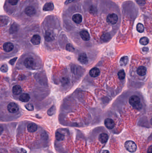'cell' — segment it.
Wrapping results in <instances>:
<instances>
[{
	"label": "cell",
	"instance_id": "27",
	"mask_svg": "<svg viewBox=\"0 0 152 153\" xmlns=\"http://www.w3.org/2000/svg\"><path fill=\"white\" fill-rule=\"evenodd\" d=\"M137 31L140 33H142L145 30V28L143 25L141 23H138L137 26Z\"/></svg>",
	"mask_w": 152,
	"mask_h": 153
},
{
	"label": "cell",
	"instance_id": "12",
	"mask_svg": "<svg viewBox=\"0 0 152 153\" xmlns=\"http://www.w3.org/2000/svg\"><path fill=\"white\" fill-rule=\"evenodd\" d=\"M4 50L6 52H10L13 50L14 49V45L13 44L10 42H6L3 46Z\"/></svg>",
	"mask_w": 152,
	"mask_h": 153
},
{
	"label": "cell",
	"instance_id": "33",
	"mask_svg": "<svg viewBox=\"0 0 152 153\" xmlns=\"http://www.w3.org/2000/svg\"><path fill=\"white\" fill-rule=\"evenodd\" d=\"M16 153H26V151L24 149L19 148L16 151Z\"/></svg>",
	"mask_w": 152,
	"mask_h": 153
},
{
	"label": "cell",
	"instance_id": "32",
	"mask_svg": "<svg viewBox=\"0 0 152 153\" xmlns=\"http://www.w3.org/2000/svg\"><path fill=\"white\" fill-rule=\"evenodd\" d=\"M19 0H9L8 1L10 4L12 5H15L17 4Z\"/></svg>",
	"mask_w": 152,
	"mask_h": 153
},
{
	"label": "cell",
	"instance_id": "19",
	"mask_svg": "<svg viewBox=\"0 0 152 153\" xmlns=\"http://www.w3.org/2000/svg\"><path fill=\"white\" fill-rule=\"evenodd\" d=\"M72 20L75 23L79 24L82 21V17L80 14H75L72 17Z\"/></svg>",
	"mask_w": 152,
	"mask_h": 153
},
{
	"label": "cell",
	"instance_id": "5",
	"mask_svg": "<svg viewBox=\"0 0 152 153\" xmlns=\"http://www.w3.org/2000/svg\"><path fill=\"white\" fill-rule=\"evenodd\" d=\"M7 109L9 112L14 114L17 112L19 110V107L17 104L13 102H11L9 103V104L7 106Z\"/></svg>",
	"mask_w": 152,
	"mask_h": 153
},
{
	"label": "cell",
	"instance_id": "36",
	"mask_svg": "<svg viewBox=\"0 0 152 153\" xmlns=\"http://www.w3.org/2000/svg\"><path fill=\"white\" fill-rule=\"evenodd\" d=\"M17 58L16 57L15 58H14V59H12V60H11L9 61V63L11 65H13V64L15 62L16 60H17Z\"/></svg>",
	"mask_w": 152,
	"mask_h": 153
},
{
	"label": "cell",
	"instance_id": "23",
	"mask_svg": "<svg viewBox=\"0 0 152 153\" xmlns=\"http://www.w3.org/2000/svg\"><path fill=\"white\" fill-rule=\"evenodd\" d=\"M65 136L60 132H57L55 134V138L58 141H62L64 139Z\"/></svg>",
	"mask_w": 152,
	"mask_h": 153
},
{
	"label": "cell",
	"instance_id": "11",
	"mask_svg": "<svg viewBox=\"0 0 152 153\" xmlns=\"http://www.w3.org/2000/svg\"><path fill=\"white\" fill-rule=\"evenodd\" d=\"M38 129V125L34 123H31L29 124L27 126V131L31 133L36 132L37 131Z\"/></svg>",
	"mask_w": 152,
	"mask_h": 153
},
{
	"label": "cell",
	"instance_id": "3",
	"mask_svg": "<svg viewBox=\"0 0 152 153\" xmlns=\"http://www.w3.org/2000/svg\"><path fill=\"white\" fill-rule=\"evenodd\" d=\"M124 147L126 150L130 153H134L137 150V145L132 141L126 142L124 144Z\"/></svg>",
	"mask_w": 152,
	"mask_h": 153
},
{
	"label": "cell",
	"instance_id": "39",
	"mask_svg": "<svg viewBox=\"0 0 152 153\" xmlns=\"http://www.w3.org/2000/svg\"><path fill=\"white\" fill-rule=\"evenodd\" d=\"M148 153H152V146H151L148 149Z\"/></svg>",
	"mask_w": 152,
	"mask_h": 153
},
{
	"label": "cell",
	"instance_id": "9",
	"mask_svg": "<svg viewBox=\"0 0 152 153\" xmlns=\"http://www.w3.org/2000/svg\"><path fill=\"white\" fill-rule=\"evenodd\" d=\"M100 69L98 67H94L92 68L89 71V75L92 77L95 78L99 76L100 75Z\"/></svg>",
	"mask_w": 152,
	"mask_h": 153
},
{
	"label": "cell",
	"instance_id": "18",
	"mask_svg": "<svg viewBox=\"0 0 152 153\" xmlns=\"http://www.w3.org/2000/svg\"><path fill=\"white\" fill-rule=\"evenodd\" d=\"M54 8V5L51 2H48L44 4L43 10L45 11H51Z\"/></svg>",
	"mask_w": 152,
	"mask_h": 153
},
{
	"label": "cell",
	"instance_id": "26",
	"mask_svg": "<svg viewBox=\"0 0 152 153\" xmlns=\"http://www.w3.org/2000/svg\"><path fill=\"white\" fill-rule=\"evenodd\" d=\"M149 39L148 38L146 37H143L141 38V39L140 40V44L143 45H146L149 44Z\"/></svg>",
	"mask_w": 152,
	"mask_h": 153
},
{
	"label": "cell",
	"instance_id": "8",
	"mask_svg": "<svg viewBox=\"0 0 152 153\" xmlns=\"http://www.w3.org/2000/svg\"><path fill=\"white\" fill-rule=\"evenodd\" d=\"M78 61L83 65H85L87 63L88 60L87 54L84 53H80L78 55Z\"/></svg>",
	"mask_w": 152,
	"mask_h": 153
},
{
	"label": "cell",
	"instance_id": "21",
	"mask_svg": "<svg viewBox=\"0 0 152 153\" xmlns=\"http://www.w3.org/2000/svg\"><path fill=\"white\" fill-rule=\"evenodd\" d=\"M129 61L128 57L127 56H124L122 57L119 60V64L121 66H124L127 65Z\"/></svg>",
	"mask_w": 152,
	"mask_h": 153
},
{
	"label": "cell",
	"instance_id": "34",
	"mask_svg": "<svg viewBox=\"0 0 152 153\" xmlns=\"http://www.w3.org/2000/svg\"><path fill=\"white\" fill-rule=\"evenodd\" d=\"M79 0H68L66 1L65 4H70L71 3H72V2H77V1H78Z\"/></svg>",
	"mask_w": 152,
	"mask_h": 153
},
{
	"label": "cell",
	"instance_id": "28",
	"mask_svg": "<svg viewBox=\"0 0 152 153\" xmlns=\"http://www.w3.org/2000/svg\"><path fill=\"white\" fill-rule=\"evenodd\" d=\"M55 112V108L54 106H53L48 110L47 113L49 116H52L53 114H54Z\"/></svg>",
	"mask_w": 152,
	"mask_h": 153
},
{
	"label": "cell",
	"instance_id": "31",
	"mask_svg": "<svg viewBox=\"0 0 152 153\" xmlns=\"http://www.w3.org/2000/svg\"><path fill=\"white\" fill-rule=\"evenodd\" d=\"M25 107L29 111H32L34 110V106H33V104H31V103H28V104H26L25 106Z\"/></svg>",
	"mask_w": 152,
	"mask_h": 153
},
{
	"label": "cell",
	"instance_id": "20",
	"mask_svg": "<svg viewBox=\"0 0 152 153\" xmlns=\"http://www.w3.org/2000/svg\"><path fill=\"white\" fill-rule=\"evenodd\" d=\"M12 91L13 94L16 95H19L22 92V88L19 85H14L12 89Z\"/></svg>",
	"mask_w": 152,
	"mask_h": 153
},
{
	"label": "cell",
	"instance_id": "17",
	"mask_svg": "<svg viewBox=\"0 0 152 153\" xmlns=\"http://www.w3.org/2000/svg\"><path fill=\"white\" fill-rule=\"evenodd\" d=\"M19 99L20 100L22 101V102L26 103V102H28L29 101L30 99V96L28 94L22 93L19 96Z\"/></svg>",
	"mask_w": 152,
	"mask_h": 153
},
{
	"label": "cell",
	"instance_id": "4",
	"mask_svg": "<svg viewBox=\"0 0 152 153\" xmlns=\"http://www.w3.org/2000/svg\"><path fill=\"white\" fill-rule=\"evenodd\" d=\"M137 75L140 77L145 76L147 73V68L144 66H138L136 70Z\"/></svg>",
	"mask_w": 152,
	"mask_h": 153
},
{
	"label": "cell",
	"instance_id": "22",
	"mask_svg": "<svg viewBox=\"0 0 152 153\" xmlns=\"http://www.w3.org/2000/svg\"><path fill=\"white\" fill-rule=\"evenodd\" d=\"M111 36L110 34L109 33H105L103 34L101 37V39L104 42H108L111 39Z\"/></svg>",
	"mask_w": 152,
	"mask_h": 153
},
{
	"label": "cell",
	"instance_id": "30",
	"mask_svg": "<svg viewBox=\"0 0 152 153\" xmlns=\"http://www.w3.org/2000/svg\"><path fill=\"white\" fill-rule=\"evenodd\" d=\"M8 66L6 65H2L1 67L0 68V70L3 73H5L7 72L8 71Z\"/></svg>",
	"mask_w": 152,
	"mask_h": 153
},
{
	"label": "cell",
	"instance_id": "35",
	"mask_svg": "<svg viewBox=\"0 0 152 153\" xmlns=\"http://www.w3.org/2000/svg\"><path fill=\"white\" fill-rule=\"evenodd\" d=\"M137 3L141 5H143L145 4V0H137Z\"/></svg>",
	"mask_w": 152,
	"mask_h": 153
},
{
	"label": "cell",
	"instance_id": "29",
	"mask_svg": "<svg viewBox=\"0 0 152 153\" xmlns=\"http://www.w3.org/2000/svg\"><path fill=\"white\" fill-rule=\"evenodd\" d=\"M66 49L70 52H73L75 50V48L71 44H68L66 46Z\"/></svg>",
	"mask_w": 152,
	"mask_h": 153
},
{
	"label": "cell",
	"instance_id": "13",
	"mask_svg": "<svg viewBox=\"0 0 152 153\" xmlns=\"http://www.w3.org/2000/svg\"><path fill=\"white\" fill-rule=\"evenodd\" d=\"M80 35L82 39L85 41H89V39H90V36L89 33L87 31L85 30H83L81 31L80 32Z\"/></svg>",
	"mask_w": 152,
	"mask_h": 153
},
{
	"label": "cell",
	"instance_id": "7",
	"mask_svg": "<svg viewBox=\"0 0 152 153\" xmlns=\"http://www.w3.org/2000/svg\"><path fill=\"white\" fill-rule=\"evenodd\" d=\"M104 125L108 129H112L115 126V123L113 119L107 118L104 120Z\"/></svg>",
	"mask_w": 152,
	"mask_h": 153
},
{
	"label": "cell",
	"instance_id": "38",
	"mask_svg": "<svg viewBox=\"0 0 152 153\" xmlns=\"http://www.w3.org/2000/svg\"><path fill=\"white\" fill-rule=\"evenodd\" d=\"M142 51L143 52H148V51H149V48H147V47H144L142 48Z\"/></svg>",
	"mask_w": 152,
	"mask_h": 153
},
{
	"label": "cell",
	"instance_id": "37",
	"mask_svg": "<svg viewBox=\"0 0 152 153\" xmlns=\"http://www.w3.org/2000/svg\"><path fill=\"white\" fill-rule=\"evenodd\" d=\"M4 128L1 125H0V135H1L4 131Z\"/></svg>",
	"mask_w": 152,
	"mask_h": 153
},
{
	"label": "cell",
	"instance_id": "14",
	"mask_svg": "<svg viewBox=\"0 0 152 153\" xmlns=\"http://www.w3.org/2000/svg\"><path fill=\"white\" fill-rule=\"evenodd\" d=\"M44 38H45V39L46 40V41L47 42H49L52 41L54 39V35L51 31H47L45 34Z\"/></svg>",
	"mask_w": 152,
	"mask_h": 153
},
{
	"label": "cell",
	"instance_id": "24",
	"mask_svg": "<svg viewBox=\"0 0 152 153\" xmlns=\"http://www.w3.org/2000/svg\"><path fill=\"white\" fill-rule=\"evenodd\" d=\"M118 78L120 80H123L125 77V73L124 70H121L118 72L117 74Z\"/></svg>",
	"mask_w": 152,
	"mask_h": 153
},
{
	"label": "cell",
	"instance_id": "6",
	"mask_svg": "<svg viewBox=\"0 0 152 153\" xmlns=\"http://www.w3.org/2000/svg\"><path fill=\"white\" fill-rule=\"evenodd\" d=\"M118 21V16L115 13H111L107 16V21L110 24H115Z\"/></svg>",
	"mask_w": 152,
	"mask_h": 153
},
{
	"label": "cell",
	"instance_id": "25",
	"mask_svg": "<svg viewBox=\"0 0 152 153\" xmlns=\"http://www.w3.org/2000/svg\"><path fill=\"white\" fill-rule=\"evenodd\" d=\"M18 30V26L17 24L13 23L11 25L9 28V32L11 34L15 33Z\"/></svg>",
	"mask_w": 152,
	"mask_h": 153
},
{
	"label": "cell",
	"instance_id": "40",
	"mask_svg": "<svg viewBox=\"0 0 152 153\" xmlns=\"http://www.w3.org/2000/svg\"><path fill=\"white\" fill-rule=\"evenodd\" d=\"M102 153H109V152L108 150H104L102 151Z\"/></svg>",
	"mask_w": 152,
	"mask_h": 153
},
{
	"label": "cell",
	"instance_id": "1",
	"mask_svg": "<svg viewBox=\"0 0 152 153\" xmlns=\"http://www.w3.org/2000/svg\"><path fill=\"white\" fill-rule=\"evenodd\" d=\"M129 104L132 107L137 110H140L142 107V104L141 102V99L138 95L134 94L128 99Z\"/></svg>",
	"mask_w": 152,
	"mask_h": 153
},
{
	"label": "cell",
	"instance_id": "10",
	"mask_svg": "<svg viewBox=\"0 0 152 153\" xmlns=\"http://www.w3.org/2000/svg\"><path fill=\"white\" fill-rule=\"evenodd\" d=\"M24 12L27 15L29 16H32L35 14L36 11L34 7L31 6H29L27 7L25 9Z\"/></svg>",
	"mask_w": 152,
	"mask_h": 153
},
{
	"label": "cell",
	"instance_id": "15",
	"mask_svg": "<svg viewBox=\"0 0 152 153\" xmlns=\"http://www.w3.org/2000/svg\"><path fill=\"white\" fill-rule=\"evenodd\" d=\"M41 37L38 35H35L33 36V37L31 39V42L34 45H38L41 42Z\"/></svg>",
	"mask_w": 152,
	"mask_h": 153
},
{
	"label": "cell",
	"instance_id": "2",
	"mask_svg": "<svg viewBox=\"0 0 152 153\" xmlns=\"http://www.w3.org/2000/svg\"><path fill=\"white\" fill-rule=\"evenodd\" d=\"M24 65L28 69L34 70L36 67V64L33 57H28L24 60Z\"/></svg>",
	"mask_w": 152,
	"mask_h": 153
},
{
	"label": "cell",
	"instance_id": "16",
	"mask_svg": "<svg viewBox=\"0 0 152 153\" xmlns=\"http://www.w3.org/2000/svg\"><path fill=\"white\" fill-rule=\"evenodd\" d=\"M109 136L108 134L105 133H102L100 134L99 137V140L102 143H106L109 140Z\"/></svg>",
	"mask_w": 152,
	"mask_h": 153
}]
</instances>
